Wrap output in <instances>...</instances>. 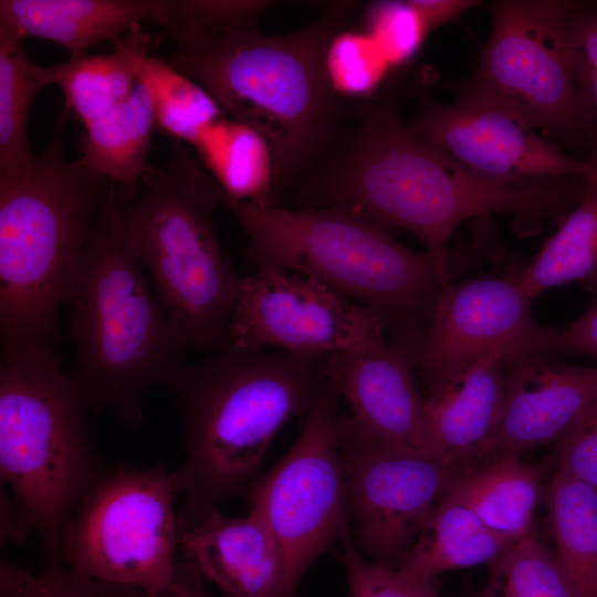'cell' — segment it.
Segmentation results:
<instances>
[{
    "label": "cell",
    "mask_w": 597,
    "mask_h": 597,
    "mask_svg": "<svg viewBox=\"0 0 597 597\" xmlns=\"http://www.w3.org/2000/svg\"><path fill=\"white\" fill-rule=\"evenodd\" d=\"M514 273L450 283L417 343L428 392L500 349L551 358L557 329L540 325Z\"/></svg>",
    "instance_id": "obj_14"
},
{
    "label": "cell",
    "mask_w": 597,
    "mask_h": 597,
    "mask_svg": "<svg viewBox=\"0 0 597 597\" xmlns=\"http://www.w3.org/2000/svg\"><path fill=\"white\" fill-rule=\"evenodd\" d=\"M166 0H1L0 17L23 38L63 46L70 57L101 41L113 44L135 24L161 22Z\"/></svg>",
    "instance_id": "obj_20"
},
{
    "label": "cell",
    "mask_w": 597,
    "mask_h": 597,
    "mask_svg": "<svg viewBox=\"0 0 597 597\" xmlns=\"http://www.w3.org/2000/svg\"><path fill=\"white\" fill-rule=\"evenodd\" d=\"M134 591L81 577L62 564L39 573L6 561L0 565V597H130Z\"/></svg>",
    "instance_id": "obj_35"
},
{
    "label": "cell",
    "mask_w": 597,
    "mask_h": 597,
    "mask_svg": "<svg viewBox=\"0 0 597 597\" xmlns=\"http://www.w3.org/2000/svg\"><path fill=\"white\" fill-rule=\"evenodd\" d=\"M337 440L359 543L373 562L399 564L461 470L381 443L349 417L337 419Z\"/></svg>",
    "instance_id": "obj_13"
},
{
    "label": "cell",
    "mask_w": 597,
    "mask_h": 597,
    "mask_svg": "<svg viewBox=\"0 0 597 597\" xmlns=\"http://www.w3.org/2000/svg\"><path fill=\"white\" fill-rule=\"evenodd\" d=\"M409 128L472 171L499 181L597 176V166L566 155L516 115L488 102L421 101Z\"/></svg>",
    "instance_id": "obj_15"
},
{
    "label": "cell",
    "mask_w": 597,
    "mask_h": 597,
    "mask_svg": "<svg viewBox=\"0 0 597 597\" xmlns=\"http://www.w3.org/2000/svg\"><path fill=\"white\" fill-rule=\"evenodd\" d=\"M1 511L2 541H21L25 537L27 533L33 531L29 519L14 499H9L6 495H2Z\"/></svg>",
    "instance_id": "obj_40"
},
{
    "label": "cell",
    "mask_w": 597,
    "mask_h": 597,
    "mask_svg": "<svg viewBox=\"0 0 597 597\" xmlns=\"http://www.w3.org/2000/svg\"><path fill=\"white\" fill-rule=\"evenodd\" d=\"M427 32L458 19L464 11L478 6L476 0H410Z\"/></svg>",
    "instance_id": "obj_39"
},
{
    "label": "cell",
    "mask_w": 597,
    "mask_h": 597,
    "mask_svg": "<svg viewBox=\"0 0 597 597\" xmlns=\"http://www.w3.org/2000/svg\"><path fill=\"white\" fill-rule=\"evenodd\" d=\"M23 38L0 17V181L24 174L35 160L28 142L34 96L52 85L50 66L24 51Z\"/></svg>",
    "instance_id": "obj_28"
},
{
    "label": "cell",
    "mask_w": 597,
    "mask_h": 597,
    "mask_svg": "<svg viewBox=\"0 0 597 597\" xmlns=\"http://www.w3.org/2000/svg\"><path fill=\"white\" fill-rule=\"evenodd\" d=\"M488 565L489 597H573L555 555L532 533Z\"/></svg>",
    "instance_id": "obj_30"
},
{
    "label": "cell",
    "mask_w": 597,
    "mask_h": 597,
    "mask_svg": "<svg viewBox=\"0 0 597 597\" xmlns=\"http://www.w3.org/2000/svg\"><path fill=\"white\" fill-rule=\"evenodd\" d=\"M354 7L334 2L313 23L282 35H265L259 22L186 35L163 61L266 140L279 186L312 163L331 137L337 103L324 55Z\"/></svg>",
    "instance_id": "obj_3"
},
{
    "label": "cell",
    "mask_w": 597,
    "mask_h": 597,
    "mask_svg": "<svg viewBox=\"0 0 597 597\" xmlns=\"http://www.w3.org/2000/svg\"><path fill=\"white\" fill-rule=\"evenodd\" d=\"M154 128L153 90L139 73L125 101L84 127L83 154L78 159L91 171L134 193L148 165Z\"/></svg>",
    "instance_id": "obj_23"
},
{
    "label": "cell",
    "mask_w": 597,
    "mask_h": 597,
    "mask_svg": "<svg viewBox=\"0 0 597 597\" xmlns=\"http://www.w3.org/2000/svg\"><path fill=\"white\" fill-rule=\"evenodd\" d=\"M363 30L377 43L392 70L410 62L429 34L410 0L369 3L363 14Z\"/></svg>",
    "instance_id": "obj_34"
},
{
    "label": "cell",
    "mask_w": 597,
    "mask_h": 597,
    "mask_svg": "<svg viewBox=\"0 0 597 597\" xmlns=\"http://www.w3.org/2000/svg\"><path fill=\"white\" fill-rule=\"evenodd\" d=\"M514 275L531 302L565 283L597 285V176L584 179L578 203L562 219L532 263Z\"/></svg>",
    "instance_id": "obj_26"
},
{
    "label": "cell",
    "mask_w": 597,
    "mask_h": 597,
    "mask_svg": "<svg viewBox=\"0 0 597 597\" xmlns=\"http://www.w3.org/2000/svg\"><path fill=\"white\" fill-rule=\"evenodd\" d=\"M547 509L554 555L573 597H597V489L558 465Z\"/></svg>",
    "instance_id": "obj_25"
},
{
    "label": "cell",
    "mask_w": 597,
    "mask_h": 597,
    "mask_svg": "<svg viewBox=\"0 0 597 597\" xmlns=\"http://www.w3.org/2000/svg\"><path fill=\"white\" fill-rule=\"evenodd\" d=\"M193 148L223 191L229 208L243 202L274 205V160L269 144L256 130L226 117Z\"/></svg>",
    "instance_id": "obj_27"
},
{
    "label": "cell",
    "mask_w": 597,
    "mask_h": 597,
    "mask_svg": "<svg viewBox=\"0 0 597 597\" xmlns=\"http://www.w3.org/2000/svg\"><path fill=\"white\" fill-rule=\"evenodd\" d=\"M535 201L530 182L483 177L418 137L392 100L364 112L347 148L302 191L305 208L336 207L385 231L411 232L447 265L463 221L493 213L522 220Z\"/></svg>",
    "instance_id": "obj_2"
},
{
    "label": "cell",
    "mask_w": 597,
    "mask_h": 597,
    "mask_svg": "<svg viewBox=\"0 0 597 597\" xmlns=\"http://www.w3.org/2000/svg\"><path fill=\"white\" fill-rule=\"evenodd\" d=\"M196 569L190 565H178L176 576L168 589L171 597H211L201 587L196 575Z\"/></svg>",
    "instance_id": "obj_41"
},
{
    "label": "cell",
    "mask_w": 597,
    "mask_h": 597,
    "mask_svg": "<svg viewBox=\"0 0 597 597\" xmlns=\"http://www.w3.org/2000/svg\"><path fill=\"white\" fill-rule=\"evenodd\" d=\"M324 70L336 96L369 97L392 71L377 43L367 32L342 29L329 41Z\"/></svg>",
    "instance_id": "obj_31"
},
{
    "label": "cell",
    "mask_w": 597,
    "mask_h": 597,
    "mask_svg": "<svg viewBox=\"0 0 597 597\" xmlns=\"http://www.w3.org/2000/svg\"><path fill=\"white\" fill-rule=\"evenodd\" d=\"M230 209L249 234L254 269L297 273L359 300L389 338L420 335L450 284V265L345 209L251 202Z\"/></svg>",
    "instance_id": "obj_6"
},
{
    "label": "cell",
    "mask_w": 597,
    "mask_h": 597,
    "mask_svg": "<svg viewBox=\"0 0 597 597\" xmlns=\"http://www.w3.org/2000/svg\"><path fill=\"white\" fill-rule=\"evenodd\" d=\"M347 530L342 535L341 558L347 573L350 597H437L434 583L419 582L399 568L360 556Z\"/></svg>",
    "instance_id": "obj_36"
},
{
    "label": "cell",
    "mask_w": 597,
    "mask_h": 597,
    "mask_svg": "<svg viewBox=\"0 0 597 597\" xmlns=\"http://www.w3.org/2000/svg\"><path fill=\"white\" fill-rule=\"evenodd\" d=\"M564 24L589 129V158L597 154V2L564 1Z\"/></svg>",
    "instance_id": "obj_32"
},
{
    "label": "cell",
    "mask_w": 597,
    "mask_h": 597,
    "mask_svg": "<svg viewBox=\"0 0 597 597\" xmlns=\"http://www.w3.org/2000/svg\"><path fill=\"white\" fill-rule=\"evenodd\" d=\"M558 465L597 489V405L559 437Z\"/></svg>",
    "instance_id": "obj_37"
},
{
    "label": "cell",
    "mask_w": 597,
    "mask_h": 597,
    "mask_svg": "<svg viewBox=\"0 0 597 597\" xmlns=\"http://www.w3.org/2000/svg\"><path fill=\"white\" fill-rule=\"evenodd\" d=\"M490 36L458 97L496 105L535 130L590 153L589 129L575 81L564 0H498Z\"/></svg>",
    "instance_id": "obj_10"
},
{
    "label": "cell",
    "mask_w": 597,
    "mask_h": 597,
    "mask_svg": "<svg viewBox=\"0 0 597 597\" xmlns=\"http://www.w3.org/2000/svg\"><path fill=\"white\" fill-rule=\"evenodd\" d=\"M587 355L597 359V297L572 324L557 331L551 357Z\"/></svg>",
    "instance_id": "obj_38"
},
{
    "label": "cell",
    "mask_w": 597,
    "mask_h": 597,
    "mask_svg": "<svg viewBox=\"0 0 597 597\" xmlns=\"http://www.w3.org/2000/svg\"><path fill=\"white\" fill-rule=\"evenodd\" d=\"M124 207L109 182L70 301L72 377L90 409H112L136 426L147 391L177 381L187 347L128 242Z\"/></svg>",
    "instance_id": "obj_4"
},
{
    "label": "cell",
    "mask_w": 597,
    "mask_h": 597,
    "mask_svg": "<svg viewBox=\"0 0 597 597\" xmlns=\"http://www.w3.org/2000/svg\"><path fill=\"white\" fill-rule=\"evenodd\" d=\"M385 342L373 311L312 277L274 268L241 277L227 328V346H272L304 356L362 352Z\"/></svg>",
    "instance_id": "obj_12"
},
{
    "label": "cell",
    "mask_w": 597,
    "mask_h": 597,
    "mask_svg": "<svg viewBox=\"0 0 597 597\" xmlns=\"http://www.w3.org/2000/svg\"><path fill=\"white\" fill-rule=\"evenodd\" d=\"M444 496L468 507L493 531L521 540L532 533L541 474L520 459L501 458L461 470Z\"/></svg>",
    "instance_id": "obj_24"
},
{
    "label": "cell",
    "mask_w": 597,
    "mask_h": 597,
    "mask_svg": "<svg viewBox=\"0 0 597 597\" xmlns=\"http://www.w3.org/2000/svg\"><path fill=\"white\" fill-rule=\"evenodd\" d=\"M179 548L199 575L231 597H283L280 549L251 511L230 519L218 510L181 527Z\"/></svg>",
    "instance_id": "obj_19"
},
{
    "label": "cell",
    "mask_w": 597,
    "mask_h": 597,
    "mask_svg": "<svg viewBox=\"0 0 597 597\" xmlns=\"http://www.w3.org/2000/svg\"><path fill=\"white\" fill-rule=\"evenodd\" d=\"M515 350L500 349L458 374L425 399L427 453L470 469L491 439L503 411L507 367Z\"/></svg>",
    "instance_id": "obj_18"
},
{
    "label": "cell",
    "mask_w": 597,
    "mask_h": 597,
    "mask_svg": "<svg viewBox=\"0 0 597 597\" xmlns=\"http://www.w3.org/2000/svg\"><path fill=\"white\" fill-rule=\"evenodd\" d=\"M140 75L151 86L156 128L169 139L195 147L200 138L227 116L195 81L149 56Z\"/></svg>",
    "instance_id": "obj_29"
},
{
    "label": "cell",
    "mask_w": 597,
    "mask_h": 597,
    "mask_svg": "<svg viewBox=\"0 0 597 597\" xmlns=\"http://www.w3.org/2000/svg\"><path fill=\"white\" fill-rule=\"evenodd\" d=\"M88 409L55 347L1 346V479L40 537L49 565L61 564L70 520L103 472Z\"/></svg>",
    "instance_id": "obj_7"
},
{
    "label": "cell",
    "mask_w": 597,
    "mask_h": 597,
    "mask_svg": "<svg viewBox=\"0 0 597 597\" xmlns=\"http://www.w3.org/2000/svg\"><path fill=\"white\" fill-rule=\"evenodd\" d=\"M170 145L164 166L147 165L143 193L124 207V228L185 346L213 353L227 347L242 277L213 226L227 198L184 143Z\"/></svg>",
    "instance_id": "obj_8"
},
{
    "label": "cell",
    "mask_w": 597,
    "mask_h": 597,
    "mask_svg": "<svg viewBox=\"0 0 597 597\" xmlns=\"http://www.w3.org/2000/svg\"><path fill=\"white\" fill-rule=\"evenodd\" d=\"M176 472L119 465L102 472L66 527L61 564L72 573L148 595L167 593L181 526Z\"/></svg>",
    "instance_id": "obj_9"
},
{
    "label": "cell",
    "mask_w": 597,
    "mask_h": 597,
    "mask_svg": "<svg viewBox=\"0 0 597 597\" xmlns=\"http://www.w3.org/2000/svg\"><path fill=\"white\" fill-rule=\"evenodd\" d=\"M597 405V367L556 363L549 357L519 354L507 367L500 421L474 465L520 457L559 438Z\"/></svg>",
    "instance_id": "obj_17"
},
{
    "label": "cell",
    "mask_w": 597,
    "mask_h": 597,
    "mask_svg": "<svg viewBox=\"0 0 597 597\" xmlns=\"http://www.w3.org/2000/svg\"><path fill=\"white\" fill-rule=\"evenodd\" d=\"M419 336L398 335L373 349L329 355L325 365L363 432L394 448L427 453L425 400L413 378Z\"/></svg>",
    "instance_id": "obj_16"
},
{
    "label": "cell",
    "mask_w": 597,
    "mask_h": 597,
    "mask_svg": "<svg viewBox=\"0 0 597 597\" xmlns=\"http://www.w3.org/2000/svg\"><path fill=\"white\" fill-rule=\"evenodd\" d=\"M333 387L304 417L285 455L247 489L251 512L273 535L283 563V597H295L312 563L347 530V481L337 440Z\"/></svg>",
    "instance_id": "obj_11"
},
{
    "label": "cell",
    "mask_w": 597,
    "mask_h": 597,
    "mask_svg": "<svg viewBox=\"0 0 597 597\" xmlns=\"http://www.w3.org/2000/svg\"><path fill=\"white\" fill-rule=\"evenodd\" d=\"M69 112L22 175L0 181L1 346H56L84 249L111 181L64 156Z\"/></svg>",
    "instance_id": "obj_5"
},
{
    "label": "cell",
    "mask_w": 597,
    "mask_h": 597,
    "mask_svg": "<svg viewBox=\"0 0 597 597\" xmlns=\"http://www.w3.org/2000/svg\"><path fill=\"white\" fill-rule=\"evenodd\" d=\"M478 597H489V595H488V593H486L485 589H484V591H483L482 594H480Z\"/></svg>",
    "instance_id": "obj_44"
},
{
    "label": "cell",
    "mask_w": 597,
    "mask_h": 597,
    "mask_svg": "<svg viewBox=\"0 0 597 597\" xmlns=\"http://www.w3.org/2000/svg\"><path fill=\"white\" fill-rule=\"evenodd\" d=\"M325 359L227 346L185 366L170 389L184 420L181 527L249 488L284 423L333 388Z\"/></svg>",
    "instance_id": "obj_1"
},
{
    "label": "cell",
    "mask_w": 597,
    "mask_h": 597,
    "mask_svg": "<svg viewBox=\"0 0 597 597\" xmlns=\"http://www.w3.org/2000/svg\"><path fill=\"white\" fill-rule=\"evenodd\" d=\"M586 160L590 161L591 164H594L595 166H597V154L590 156L589 158H587Z\"/></svg>",
    "instance_id": "obj_43"
},
{
    "label": "cell",
    "mask_w": 597,
    "mask_h": 597,
    "mask_svg": "<svg viewBox=\"0 0 597 597\" xmlns=\"http://www.w3.org/2000/svg\"><path fill=\"white\" fill-rule=\"evenodd\" d=\"M274 3L266 0H166L160 33L175 41L195 33L260 22Z\"/></svg>",
    "instance_id": "obj_33"
},
{
    "label": "cell",
    "mask_w": 597,
    "mask_h": 597,
    "mask_svg": "<svg viewBox=\"0 0 597 597\" xmlns=\"http://www.w3.org/2000/svg\"><path fill=\"white\" fill-rule=\"evenodd\" d=\"M516 541L443 496L397 568L419 582L434 583L444 572L489 564Z\"/></svg>",
    "instance_id": "obj_22"
},
{
    "label": "cell",
    "mask_w": 597,
    "mask_h": 597,
    "mask_svg": "<svg viewBox=\"0 0 597 597\" xmlns=\"http://www.w3.org/2000/svg\"><path fill=\"white\" fill-rule=\"evenodd\" d=\"M130 597H171L169 595V593H164V594H159V595H148V594H145L143 591H138V590H135Z\"/></svg>",
    "instance_id": "obj_42"
},
{
    "label": "cell",
    "mask_w": 597,
    "mask_h": 597,
    "mask_svg": "<svg viewBox=\"0 0 597 597\" xmlns=\"http://www.w3.org/2000/svg\"><path fill=\"white\" fill-rule=\"evenodd\" d=\"M163 38L135 24L114 43L111 53H86L50 66L52 85L62 91L65 109L85 127L121 104Z\"/></svg>",
    "instance_id": "obj_21"
}]
</instances>
